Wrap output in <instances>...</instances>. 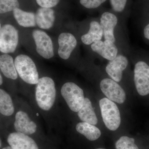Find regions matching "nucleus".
Masks as SVG:
<instances>
[{"instance_id":"nucleus-6","label":"nucleus","mask_w":149,"mask_h":149,"mask_svg":"<svg viewBox=\"0 0 149 149\" xmlns=\"http://www.w3.org/2000/svg\"><path fill=\"white\" fill-rule=\"evenodd\" d=\"M19 42L18 31L11 24L3 25L0 29V51L4 54L13 53Z\"/></svg>"},{"instance_id":"nucleus-21","label":"nucleus","mask_w":149,"mask_h":149,"mask_svg":"<svg viewBox=\"0 0 149 149\" xmlns=\"http://www.w3.org/2000/svg\"><path fill=\"white\" fill-rule=\"evenodd\" d=\"M75 130L90 141L97 140L101 135L100 130L95 125L83 121L76 124Z\"/></svg>"},{"instance_id":"nucleus-24","label":"nucleus","mask_w":149,"mask_h":149,"mask_svg":"<svg viewBox=\"0 0 149 149\" xmlns=\"http://www.w3.org/2000/svg\"><path fill=\"white\" fill-rule=\"evenodd\" d=\"M107 0H79V3L83 8L88 10L97 9L102 6Z\"/></svg>"},{"instance_id":"nucleus-16","label":"nucleus","mask_w":149,"mask_h":149,"mask_svg":"<svg viewBox=\"0 0 149 149\" xmlns=\"http://www.w3.org/2000/svg\"><path fill=\"white\" fill-rule=\"evenodd\" d=\"M91 48L94 52L110 61L117 56L118 52L114 42L108 40H105L104 42L100 40L93 43L91 45Z\"/></svg>"},{"instance_id":"nucleus-29","label":"nucleus","mask_w":149,"mask_h":149,"mask_svg":"<svg viewBox=\"0 0 149 149\" xmlns=\"http://www.w3.org/2000/svg\"><path fill=\"white\" fill-rule=\"evenodd\" d=\"M2 149H13L12 148H11L10 146H7L4 147V148H3Z\"/></svg>"},{"instance_id":"nucleus-4","label":"nucleus","mask_w":149,"mask_h":149,"mask_svg":"<svg viewBox=\"0 0 149 149\" xmlns=\"http://www.w3.org/2000/svg\"><path fill=\"white\" fill-rule=\"evenodd\" d=\"M18 76L22 80L29 85H36L40 79L39 72L35 62L29 56L20 54L14 60Z\"/></svg>"},{"instance_id":"nucleus-10","label":"nucleus","mask_w":149,"mask_h":149,"mask_svg":"<svg viewBox=\"0 0 149 149\" xmlns=\"http://www.w3.org/2000/svg\"><path fill=\"white\" fill-rule=\"evenodd\" d=\"M101 90L108 99L118 104L125 101L126 95L125 91L117 82L112 79L105 78L100 83Z\"/></svg>"},{"instance_id":"nucleus-14","label":"nucleus","mask_w":149,"mask_h":149,"mask_svg":"<svg viewBox=\"0 0 149 149\" xmlns=\"http://www.w3.org/2000/svg\"><path fill=\"white\" fill-rule=\"evenodd\" d=\"M118 18L114 13L105 11L102 14L100 19V24L102 28L104 37L106 40L115 42L114 29L117 24Z\"/></svg>"},{"instance_id":"nucleus-27","label":"nucleus","mask_w":149,"mask_h":149,"mask_svg":"<svg viewBox=\"0 0 149 149\" xmlns=\"http://www.w3.org/2000/svg\"><path fill=\"white\" fill-rule=\"evenodd\" d=\"M144 35L145 37L149 40V24L147 25L144 28Z\"/></svg>"},{"instance_id":"nucleus-17","label":"nucleus","mask_w":149,"mask_h":149,"mask_svg":"<svg viewBox=\"0 0 149 149\" xmlns=\"http://www.w3.org/2000/svg\"><path fill=\"white\" fill-rule=\"evenodd\" d=\"M0 69L1 73L7 78L14 80L18 78L13 58L8 54H4L0 56Z\"/></svg>"},{"instance_id":"nucleus-26","label":"nucleus","mask_w":149,"mask_h":149,"mask_svg":"<svg viewBox=\"0 0 149 149\" xmlns=\"http://www.w3.org/2000/svg\"><path fill=\"white\" fill-rule=\"evenodd\" d=\"M39 7L47 8H52L57 6L61 0H35Z\"/></svg>"},{"instance_id":"nucleus-13","label":"nucleus","mask_w":149,"mask_h":149,"mask_svg":"<svg viewBox=\"0 0 149 149\" xmlns=\"http://www.w3.org/2000/svg\"><path fill=\"white\" fill-rule=\"evenodd\" d=\"M128 59L122 55H117L110 61L106 67V71L112 80L119 82L122 78L123 72L128 65Z\"/></svg>"},{"instance_id":"nucleus-22","label":"nucleus","mask_w":149,"mask_h":149,"mask_svg":"<svg viewBox=\"0 0 149 149\" xmlns=\"http://www.w3.org/2000/svg\"><path fill=\"white\" fill-rule=\"evenodd\" d=\"M20 4L18 0H0V13L3 14L13 12L19 8Z\"/></svg>"},{"instance_id":"nucleus-1","label":"nucleus","mask_w":149,"mask_h":149,"mask_svg":"<svg viewBox=\"0 0 149 149\" xmlns=\"http://www.w3.org/2000/svg\"><path fill=\"white\" fill-rule=\"evenodd\" d=\"M58 94L55 83L52 77H40L35 85L34 98L35 105L41 113L49 116L54 111Z\"/></svg>"},{"instance_id":"nucleus-2","label":"nucleus","mask_w":149,"mask_h":149,"mask_svg":"<svg viewBox=\"0 0 149 149\" xmlns=\"http://www.w3.org/2000/svg\"><path fill=\"white\" fill-rule=\"evenodd\" d=\"M16 103V112L9 127L15 132L27 136L36 134L39 130L40 123L29 106L24 102Z\"/></svg>"},{"instance_id":"nucleus-30","label":"nucleus","mask_w":149,"mask_h":149,"mask_svg":"<svg viewBox=\"0 0 149 149\" xmlns=\"http://www.w3.org/2000/svg\"><path fill=\"white\" fill-rule=\"evenodd\" d=\"M0 144H1V146H0V147H1V148L2 146V143L1 139V143H0Z\"/></svg>"},{"instance_id":"nucleus-3","label":"nucleus","mask_w":149,"mask_h":149,"mask_svg":"<svg viewBox=\"0 0 149 149\" xmlns=\"http://www.w3.org/2000/svg\"><path fill=\"white\" fill-rule=\"evenodd\" d=\"M60 94L65 103L73 112H78L83 107L85 99L84 91L75 83H64L61 88Z\"/></svg>"},{"instance_id":"nucleus-20","label":"nucleus","mask_w":149,"mask_h":149,"mask_svg":"<svg viewBox=\"0 0 149 149\" xmlns=\"http://www.w3.org/2000/svg\"><path fill=\"white\" fill-rule=\"evenodd\" d=\"M13 13L15 19L22 27H36L37 25L35 13L27 11L18 8L15 10Z\"/></svg>"},{"instance_id":"nucleus-11","label":"nucleus","mask_w":149,"mask_h":149,"mask_svg":"<svg viewBox=\"0 0 149 149\" xmlns=\"http://www.w3.org/2000/svg\"><path fill=\"white\" fill-rule=\"evenodd\" d=\"M9 146L13 149H39L35 140L30 136L18 132H11L7 139Z\"/></svg>"},{"instance_id":"nucleus-18","label":"nucleus","mask_w":149,"mask_h":149,"mask_svg":"<svg viewBox=\"0 0 149 149\" xmlns=\"http://www.w3.org/2000/svg\"><path fill=\"white\" fill-rule=\"evenodd\" d=\"M77 116L81 121L88 123L94 125L97 124L98 118L92 102L90 99L85 97L83 107L77 113Z\"/></svg>"},{"instance_id":"nucleus-19","label":"nucleus","mask_w":149,"mask_h":149,"mask_svg":"<svg viewBox=\"0 0 149 149\" xmlns=\"http://www.w3.org/2000/svg\"><path fill=\"white\" fill-rule=\"evenodd\" d=\"M103 31L100 24L96 21L91 22L90 29L87 34L81 37V40L83 44L89 45L101 40Z\"/></svg>"},{"instance_id":"nucleus-12","label":"nucleus","mask_w":149,"mask_h":149,"mask_svg":"<svg viewBox=\"0 0 149 149\" xmlns=\"http://www.w3.org/2000/svg\"><path fill=\"white\" fill-rule=\"evenodd\" d=\"M58 44L59 56L63 59L67 60L76 47L77 41L72 34L69 32H63L59 35Z\"/></svg>"},{"instance_id":"nucleus-7","label":"nucleus","mask_w":149,"mask_h":149,"mask_svg":"<svg viewBox=\"0 0 149 149\" xmlns=\"http://www.w3.org/2000/svg\"><path fill=\"white\" fill-rule=\"evenodd\" d=\"M16 103L9 93L0 89V114L1 123L4 121V127H9L16 112Z\"/></svg>"},{"instance_id":"nucleus-8","label":"nucleus","mask_w":149,"mask_h":149,"mask_svg":"<svg viewBox=\"0 0 149 149\" xmlns=\"http://www.w3.org/2000/svg\"><path fill=\"white\" fill-rule=\"evenodd\" d=\"M32 35L37 53L47 59L53 57V45L50 36L43 30L37 29L32 31Z\"/></svg>"},{"instance_id":"nucleus-23","label":"nucleus","mask_w":149,"mask_h":149,"mask_svg":"<svg viewBox=\"0 0 149 149\" xmlns=\"http://www.w3.org/2000/svg\"><path fill=\"white\" fill-rule=\"evenodd\" d=\"M116 149H139L135 143V140L128 136H123L115 144Z\"/></svg>"},{"instance_id":"nucleus-5","label":"nucleus","mask_w":149,"mask_h":149,"mask_svg":"<svg viewBox=\"0 0 149 149\" xmlns=\"http://www.w3.org/2000/svg\"><path fill=\"white\" fill-rule=\"evenodd\" d=\"M100 109L103 120L107 128L114 131L119 128L121 122L120 111L116 104L107 98L100 101Z\"/></svg>"},{"instance_id":"nucleus-15","label":"nucleus","mask_w":149,"mask_h":149,"mask_svg":"<svg viewBox=\"0 0 149 149\" xmlns=\"http://www.w3.org/2000/svg\"><path fill=\"white\" fill-rule=\"evenodd\" d=\"M35 13L36 24L40 29H49L53 26L56 20L53 8L39 7Z\"/></svg>"},{"instance_id":"nucleus-31","label":"nucleus","mask_w":149,"mask_h":149,"mask_svg":"<svg viewBox=\"0 0 149 149\" xmlns=\"http://www.w3.org/2000/svg\"><path fill=\"white\" fill-rule=\"evenodd\" d=\"M105 149L103 148H98V149Z\"/></svg>"},{"instance_id":"nucleus-28","label":"nucleus","mask_w":149,"mask_h":149,"mask_svg":"<svg viewBox=\"0 0 149 149\" xmlns=\"http://www.w3.org/2000/svg\"><path fill=\"white\" fill-rule=\"evenodd\" d=\"M3 84V77L2 76V73H1V74H0V85L1 86Z\"/></svg>"},{"instance_id":"nucleus-25","label":"nucleus","mask_w":149,"mask_h":149,"mask_svg":"<svg viewBox=\"0 0 149 149\" xmlns=\"http://www.w3.org/2000/svg\"><path fill=\"white\" fill-rule=\"evenodd\" d=\"M112 10L116 13H121L125 10L129 0H109Z\"/></svg>"},{"instance_id":"nucleus-9","label":"nucleus","mask_w":149,"mask_h":149,"mask_svg":"<svg viewBox=\"0 0 149 149\" xmlns=\"http://www.w3.org/2000/svg\"><path fill=\"white\" fill-rule=\"evenodd\" d=\"M134 79L136 90L139 95L149 94V65L145 62H138L134 70Z\"/></svg>"}]
</instances>
